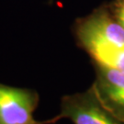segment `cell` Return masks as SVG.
Instances as JSON below:
<instances>
[{"label":"cell","instance_id":"6da1fadb","mask_svg":"<svg viewBox=\"0 0 124 124\" xmlns=\"http://www.w3.org/2000/svg\"><path fill=\"white\" fill-rule=\"evenodd\" d=\"M77 37L96 65L124 71V29L113 15H91L79 25Z\"/></svg>","mask_w":124,"mask_h":124},{"label":"cell","instance_id":"7a4b0ae2","mask_svg":"<svg viewBox=\"0 0 124 124\" xmlns=\"http://www.w3.org/2000/svg\"><path fill=\"white\" fill-rule=\"evenodd\" d=\"M56 117L59 120L68 119L74 124H124L102 103L93 85L84 92L63 96Z\"/></svg>","mask_w":124,"mask_h":124},{"label":"cell","instance_id":"3957f363","mask_svg":"<svg viewBox=\"0 0 124 124\" xmlns=\"http://www.w3.org/2000/svg\"><path fill=\"white\" fill-rule=\"evenodd\" d=\"M40 96L33 89L15 87L0 83V124H54L53 119L38 120L34 111L39 106Z\"/></svg>","mask_w":124,"mask_h":124},{"label":"cell","instance_id":"277c9868","mask_svg":"<svg viewBox=\"0 0 124 124\" xmlns=\"http://www.w3.org/2000/svg\"><path fill=\"white\" fill-rule=\"evenodd\" d=\"M96 81L92 85L98 97L124 121V71L100 65H96Z\"/></svg>","mask_w":124,"mask_h":124},{"label":"cell","instance_id":"5b68a950","mask_svg":"<svg viewBox=\"0 0 124 124\" xmlns=\"http://www.w3.org/2000/svg\"><path fill=\"white\" fill-rule=\"evenodd\" d=\"M113 16L124 29V0H118L116 2Z\"/></svg>","mask_w":124,"mask_h":124}]
</instances>
